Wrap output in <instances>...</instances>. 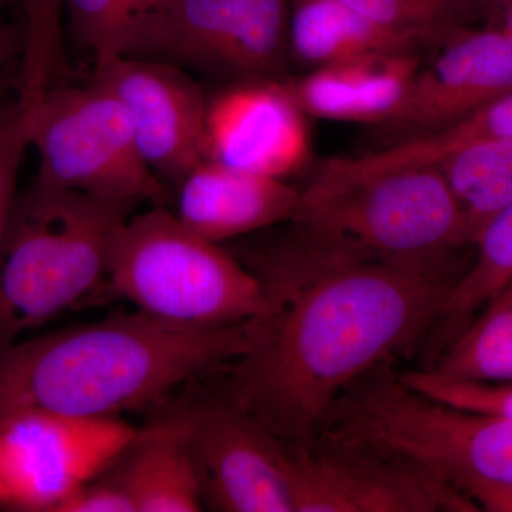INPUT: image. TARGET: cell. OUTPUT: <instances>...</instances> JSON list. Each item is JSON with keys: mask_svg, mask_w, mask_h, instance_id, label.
<instances>
[{"mask_svg": "<svg viewBox=\"0 0 512 512\" xmlns=\"http://www.w3.org/2000/svg\"><path fill=\"white\" fill-rule=\"evenodd\" d=\"M255 274L274 306L218 396L286 446L315 439L349 387L430 336L460 276L349 261L292 235Z\"/></svg>", "mask_w": 512, "mask_h": 512, "instance_id": "6da1fadb", "label": "cell"}, {"mask_svg": "<svg viewBox=\"0 0 512 512\" xmlns=\"http://www.w3.org/2000/svg\"><path fill=\"white\" fill-rule=\"evenodd\" d=\"M251 323L192 328L137 311L25 336L0 349V423L158 409L185 384L227 370L248 349Z\"/></svg>", "mask_w": 512, "mask_h": 512, "instance_id": "7a4b0ae2", "label": "cell"}, {"mask_svg": "<svg viewBox=\"0 0 512 512\" xmlns=\"http://www.w3.org/2000/svg\"><path fill=\"white\" fill-rule=\"evenodd\" d=\"M293 237L349 261L456 271L470 245L437 165L356 173L326 161L301 188Z\"/></svg>", "mask_w": 512, "mask_h": 512, "instance_id": "3957f363", "label": "cell"}, {"mask_svg": "<svg viewBox=\"0 0 512 512\" xmlns=\"http://www.w3.org/2000/svg\"><path fill=\"white\" fill-rule=\"evenodd\" d=\"M137 205L37 181L18 192L0 239V349L110 295L114 247Z\"/></svg>", "mask_w": 512, "mask_h": 512, "instance_id": "277c9868", "label": "cell"}, {"mask_svg": "<svg viewBox=\"0 0 512 512\" xmlns=\"http://www.w3.org/2000/svg\"><path fill=\"white\" fill-rule=\"evenodd\" d=\"M387 370L349 387L318 436L416 461L461 493L471 485L512 488L510 417L441 403Z\"/></svg>", "mask_w": 512, "mask_h": 512, "instance_id": "5b68a950", "label": "cell"}, {"mask_svg": "<svg viewBox=\"0 0 512 512\" xmlns=\"http://www.w3.org/2000/svg\"><path fill=\"white\" fill-rule=\"evenodd\" d=\"M109 292L151 318L192 328L252 322L274 306L251 268L157 205L121 229Z\"/></svg>", "mask_w": 512, "mask_h": 512, "instance_id": "8992f818", "label": "cell"}, {"mask_svg": "<svg viewBox=\"0 0 512 512\" xmlns=\"http://www.w3.org/2000/svg\"><path fill=\"white\" fill-rule=\"evenodd\" d=\"M29 138L37 183L167 207V184L141 157L126 107L93 77L82 86L59 77L47 84L30 111Z\"/></svg>", "mask_w": 512, "mask_h": 512, "instance_id": "52a82bcc", "label": "cell"}, {"mask_svg": "<svg viewBox=\"0 0 512 512\" xmlns=\"http://www.w3.org/2000/svg\"><path fill=\"white\" fill-rule=\"evenodd\" d=\"M289 0H161L123 55L241 80H285Z\"/></svg>", "mask_w": 512, "mask_h": 512, "instance_id": "ba28073f", "label": "cell"}, {"mask_svg": "<svg viewBox=\"0 0 512 512\" xmlns=\"http://www.w3.org/2000/svg\"><path fill=\"white\" fill-rule=\"evenodd\" d=\"M293 512H476L467 495L416 461L316 436L288 446Z\"/></svg>", "mask_w": 512, "mask_h": 512, "instance_id": "9c48e42d", "label": "cell"}, {"mask_svg": "<svg viewBox=\"0 0 512 512\" xmlns=\"http://www.w3.org/2000/svg\"><path fill=\"white\" fill-rule=\"evenodd\" d=\"M140 429L123 419L36 412L9 417L0 423V508L59 512L109 468Z\"/></svg>", "mask_w": 512, "mask_h": 512, "instance_id": "30bf717a", "label": "cell"}, {"mask_svg": "<svg viewBox=\"0 0 512 512\" xmlns=\"http://www.w3.org/2000/svg\"><path fill=\"white\" fill-rule=\"evenodd\" d=\"M178 413L204 508L293 512L284 441L218 394Z\"/></svg>", "mask_w": 512, "mask_h": 512, "instance_id": "8fae6325", "label": "cell"}, {"mask_svg": "<svg viewBox=\"0 0 512 512\" xmlns=\"http://www.w3.org/2000/svg\"><path fill=\"white\" fill-rule=\"evenodd\" d=\"M93 79L126 107L141 157L174 187L207 160L208 96L181 67L126 55L94 57Z\"/></svg>", "mask_w": 512, "mask_h": 512, "instance_id": "7c38bea8", "label": "cell"}, {"mask_svg": "<svg viewBox=\"0 0 512 512\" xmlns=\"http://www.w3.org/2000/svg\"><path fill=\"white\" fill-rule=\"evenodd\" d=\"M421 62L409 92L380 126L383 147L466 119L512 93V35L458 28Z\"/></svg>", "mask_w": 512, "mask_h": 512, "instance_id": "4fadbf2b", "label": "cell"}, {"mask_svg": "<svg viewBox=\"0 0 512 512\" xmlns=\"http://www.w3.org/2000/svg\"><path fill=\"white\" fill-rule=\"evenodd\" d=\"M306 119L284 80L231 82L208 97L207 160L286 181L311 158Z\"/></svg>", "mask_w": 512, "mask_h": 512, "instance_id": "5bb4252c", "label": "cell"}, {"mask_svg": "<svg viewBox=\"0 0 512 512\" xmlns=\"http://www.w3.org/2000/svg\"><path fill=\"white\" fill-rule=\"evenodd\" d=\"M178 220L201 237L218 242L293 220L301 188L204 160L177 185Z\"/></svg>", "mask_w": 512, "mask_h": 512, "instance_id": "9a60e30c", "label": "cell"}, {"mask_svg": "<svg viewBox=\"0 0 512 512\" xmlns=\"http://www.w3.org/2000/svg\"><path fill=\"white\" fill-rule=\"evenodd\" d=\"M421 62V53H375L286 77L284 84L308 117L376 127L402 104Z\"/></svg>", "mask_w": 512, "mask_h": 512, "instance_id": "2e32d148", "label": "cell"}, {"mask_svg": "<svg viewBox=\"0 0 512 512\" xmlns=\"http://www.w3.org/2000/svg\"><path fill=\"white\" fill-rule=\"evenodd\" d=\"M100 476L126 495L134 512L204 508L180 413L141 427Z\"/></svg>", "mask_w": 512, "mask_h": 512, "instance_id": "e0dca14e", "label": "cell"}, {"mask_svg": "<svg viewBox=\"0 0 512 512\" xmlns=\"http://www.w3.org/2000/svg\"><path fill=\"white\" fill-rule=\"evenodd\" d=\"M440 43L370 22L340 0H289V59L306 69L375 53H421Z\"/></svg>", "mask_w": 512, "mask_h": 512, "instance_id": "ac0fdd59", "label": "cell"}, {"mask_svg": "<svg viewBox=\"0 0 512 512\" xmlns=\"http://www.w3.org/2000/svg\"><path fill=\"white\" fill-rule=\"evenodd\" d=\"M436 165L474 245L485 225L512 202V137L474 141Z\"/></svg>", "mask_w": 512, "mask_h": 512, "instance_id": "d6986e66", "label": "cell"}, {"mask_svg": "<svg viewBox=\"0 0 512 512\" xmlns=\"http://www.w3.org/2000/svg\"><path fill=\"white\" fill-rule=\"evenodd\" d=\"M477 255L448 293L431 343L441 352L512 284V202L478 235Z\"/></svg>", "mask_w": 512, "mask_h": 512, "instance_id": "ffe728a7", "label": "cell"}, {"mask_svg": "<svg viewBox=\"0 0 512 512\" xmlns=\"http://www.w3.org/2000/svg\"><path fill=\"white\" fill-rule=\"evenodd\" d=\"M430 369L466 382L512 383V301L490 303Z\"/></svg>", "mask_w": 512, "mask_h": 512, "instance_id": "44dd1931", "label": "cell"}, {"mask_svg": "<svg viewBox=\"0 0 512 512\" xmlns=\"http://www.w3.org/2000/svg\"><path fill=\"white\" fill-rule=\"evenodd\" d=\"M161 0H62L74 37L94 57L123 55Z\"/></svg>", "mask_w": 512, "mask_h": 512, "instance_id": "7402d4cb", "label": "cell"}, {"mask_svg": "<svg viewBox=\"0 0 512 512\" xmlns=\"http://www.w3.org/2000/svg\"><path fill=\"white\" fill-rule=\"evenodd\" d=\"M501 137H512V93L466 119L414 138L410 151L419 163L436 164L451 151L466 144Z\"/></svg>", "mask_w": 512, "mask_h": 512, "instance_id": "603a6c76", "label": "cell"}, {"mask_svg": "<svg viewBox=\"0 0 512 512\" xmlns=\"http://www.w3.org/2000/svg\"><path fill=\"white\" fill-rule=\"evenodd\" d=\"M399 377L407 386L441 403L512 419V383L466 382L439 375L431 369L399 373Z\"/></svg>", "mask_w": 512, "mask_h": 512, "instance_id": "cb8c5ba5", "label": "cell"}, {"mask_svg": "<svg viewBox=\"0 0 512 512\" xmlns=\"http://www.w3.org/2000/svg\"><path fill=\"white\" fill-rule=\"evenodd\" d=\"M353 12L386 28L423 33L443 42L457 25L440 0H340Z\"/></svg>", "mask_w": 512, "mask_h": 512, "instance_id": "d4e9b609", "label": "cell"}, {"mask_svg": "<svg viewBox=\"0 0 512 512\" xmlns=\"http://www.w3.org/2000/svg\"><path fill=\"white\" fill-rule=\"evenodd\" d=\"M28 148L29 106L12 99L0 107V239L18 197L19 171Z\"/></svg>", "mask_w": 512, "mask_h": 512, "instance_id": "484cf974", "label": "cell"}, {"mask_svg": "<svg viewBox=\"0 0 512 512\" xmlns=\"http://www.w3.org/2000/svg\"><path fill=\"white\" fill-rule=\"evenodd\" d=\"M59 512H134V508L126 495L99 476L73 494Z\"/></svg>", "mask_w": 512, "mask_h": 512, "instance_id": "4316f807", "label": "cell"}, {"mask_svg": "<svg viewBox=\"0 0 512 512\" xmlns=\"http://www.w3.org/2000/svg\"><path fill=\"white\" fill-rule=\"evenodd\" d=\"M454 22L466 26L470 20L484 16H501L510 10L512 0H440Z\"/></svg>", "mask_w": 512, "mask_h": 512, "instance_id": "83f0119b", "label": "cell"}, {"mask_svg": "<svg viewBox=\"0 0 512 512\" xmlns=\"http://www.w3.org/2000/svg\"><path fill=\"white\" fill-rule=\"evenodd\" d=\"M463 493L476 504L478 511L512 512V488L471 485Z\"/></svg>", "mask_w": 512, "mask_h": 512, "instance_id": "f1b7e54d", "label": "cell"}, {"mask_svg": "<svg viewBox=\"0 0 512 512\" xmlns=\"http://www.w3.org/2000/svg\"><path fill=\"white\" fill-rule=\"evenodd\" d=\"M23 46V30L0 22V72Z\"/></svg>", "mask_w": 512, "mask_h": 512, "instance_id": "f546056e", "label": "cell"}, {"mask_svg": "<svg viewBox=\"0 0 512 512\" xmlns=\"http://www.w3.org/2000/svg\"><path fill=\"white\" fill-rule=\"evenodd\" d=\"M500 29H503L504 32L510 33L512 35V6L503 18V23H501Z\"/></svg>", "mask_w": 512, "mask_h": 512, "instance_id": "4dcf8cb0", "label": "cell"}, {"mask_svg": "<svg viewBox=\"0 0 512 512\" xmlns=\"http://www.w3.org/2000/svg\"><path fill=\"white\" fill-rule=\"evenodd\" d=\"M512 301V284L493 302ZM491 302V303H493Z\"/></svg>", "mask_w": 512, "mask_h": 512, "instance_id": "1f68e13d", "label": "cell"}, {"mask_svg": "<svg viewBox=\"0 0 512 512\" xmlns=\"http://www.w3.org/2000/svg\"><path fill=\"white\" fill-rule=\"evenodd\" d=\"M13 0H0V10L5 9Z\"/></svg>", "mask_w": 512, "mask_h": 512, "instance_id": "d6a6232c", "label": "cell"}, {"mask_svg": "<svg viewBox=\"0 0 512 512\" xmlns=\"http://www.w3.org/2000/svg\"><path fill=\"white\" fill-rule=\"evenodd\" d=\"M0 106H2V101H0Z\"/></svg>", "mask_w": 512, "mask_h": 512, "instance_id": "836d02e7", "label": "cell"}]
</instances>
